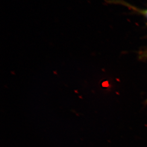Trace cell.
Segmentation results:
<instances>
[{
  "label": "cell",
  "instance_id": "cell-1",
  "mask_svg": "<svg viewBox=\"0 0 147 147\" xmlns=\"http://www.w3.org/2000/svg\"><path fill=\"white\" fill-rule=\"evenodd\" d=\"M142 14H143L146 17H147V10L142 11Z\"/></svg>",
  "mask_w": 147,
  "mask_h": 147
}]
</instances>
